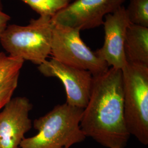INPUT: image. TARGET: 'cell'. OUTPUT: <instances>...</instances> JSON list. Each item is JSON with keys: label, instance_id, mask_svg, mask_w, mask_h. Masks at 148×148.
<instances>
[{"label": "cell", "instance_id": "obj_13", "mask_svg": "<svg viewBox=\"0 0 148 148\" xmlns=\"http://www.w3.org/2000/svg\"><path fill=\"white\" fill-rule=\"evenodd\" d=\"M125 9L131 24L148 27V0H130Z\"/></svg>", "mask_w": 148, "mask_h": 148}, {"label": "cell", "instance_id": "obj_14", "mask_svg": "<svg viewBox=\"0 0 148 148\" xmlns=\"http://www.w3.org/2000/svg\"><path fill=\"white\" fill-rule=\"evenodd\" d=\"M19 76L0 86V110L10 101L18 84Z\"/></svg>", "mask_w": 148, "mask_h": 148}, {"label": "cell", "instance_id": "obj_1", "mask_svg": "<svg viewBox=\"0 0 148 148\" xmlns=\"http://www.w3.org/2000/svg\"><path fill=\"white\" fill-rule=\"evenodd\" d=\"M85 136L108 148H124L130 137L125 117L121 69L93 76L90 99L80 122Z\"/></svg>", "mask_w": 148, "mask_h": 148}, {"label": "cell", "instance_id": "obj_11", "mask_svg": "<svg viewBox=\"0 0 148 148\" xmlns=\"http://www.w3.org/2000/svg\"><path fill=\"white\" fill-rule=\"evenodd\" d=\"M24 60L0 52V86L19 76Z\"/></svg>", "mask_w": 148, "mask_h": 148}, {"label": "cell", "instance_id": "obj_6", "mask_svg": "<svg viewBox=\"0 0 148 148\" xmlns=\"http://www.w3.org/2000/svg\"><path fill=\"white\" fill-rule=\"evenodd\" d=\"M125 0H75L52 17L54 24L77 29H93L103 24L104 18L122 6Z\"/></svg>", "mask_w": 148, "mask_h": 148}, {"label": "cell", "instance_id": "obj_18", "mask_svg": "<svg viewBox=\"0 0 148 148\" xmlns=\"http://www.w3.org/2000/svg\"><path fill=\"white\" fill-rule=\"evenodd\" d=\"M0 148H1V147H0Z\"/></svg>", "mask_w": 148, "mask_h": 148}, {"label": "cell", "instance_id": "obj_9", "mask_svg": "<svg viewBox=\"0 0 148 148\" xmlns=\"http://www.w3.org/2000/svg\"><path fill=\"white\" fill-rule=\"evenodd\" d=\"M130 24L126 9L122 5L104 18L103 24L104 42L95 52L109 67L122 69L127 63L124 47L127 28Z\"/></svg>", "mask_w": 148, "mask_h": 148}, {"label": "cell", "instance_id": "obj_7", "mask_svg": "<svg viewBox=\"0 0 148 148\" xmlns=\"http://www.w3.org/2000/svg\"><path fill=\"white\" fill-rule=\"evenodd\" d=\"M46 77H57L63 84L66 95V103L84 109L90 99L93 75L90 71L70 66L52 58L38 66Z\"/></svg>", "mask_w": 148, "mask_h": 148}, {"label": "cell", "instance_id": "obj_15", "mask_svg": "<svg viewBox=\"0 0 148 148\" xmlns=\"http://www.w3.org/2000/svg\"><path fill=\"white\" fill-rule=\"evenodd\" d=\"M10 20V16L2 11L0 9V39L5 28L7 27V23Z\"/></svg>", "mask_w": 148, "mask_h": 148}, {"label": "cell", "instance_id": "obj_8", "mask_svg": "<svg viewBox=\"0 0 148 148\" xmlns=\"http://www.w3.org/2000/svg\"><path fill=\"white\" fill-rule=\"evenodd\" d=\"M32 105L25 97L11 98L0 112V147L19 148L32 127L29 112Z\"/></svg>", "mask_w": 148, "mask_h": 148}, {"label": "cell", "instance_id": "obj_4", "mask_svg": "<svg viewBox=\"0 0 148 148\" xmlns=\"http://www.w3.org/2000/svg\"><path fill=\"white\" fill-rule=\"evenodd\" d=\"M124 117L127 130L148 144V66L127 62L121 69Z\"/></svg>", "mask_w": 148, "mask_h": 148}, {"label": "cell", "instance_id": "obj_12", "mask_svg": "<svg viewBox=\"0 0 148 148\" xmlns=\"http://www.w3.org/2000/svg\"><path fill=\"white\" fill-rule=\"evenodd\" d=\"M40 16L52 17L74 0H21Z\"/></svg>", "mask_w": 148, "mask_h": 148}, {"label": "cell", "instance_id": "obj_17", "mask_svg": "<svg viewBox=\"0 0 148 148\" xmlns=\"http://www.w3.org/2000/svg\"></svg>", "mask_w": 148, "mask_h": 148}, {"label": "cell", "instance_id": "obj_10", "mask_svg": "<svg viewBox=\"0 0 148 148\" xmlns=\"http://www.w3.org/2000/svg\"><path fill=\"white\" fill-rule=\"evenodd\" d=\"M124 48L127 62L148 66V27L130 24Z\"/></svg>", "mask_w": 148, "mask_h": 148}, {"label": "cell", "instance_id": "obj_16", "mask_svg": "<svg viewBox=\"0 0 148 148\" xmlns=\"http://www.w3.org/2000/svg\"><path fill=\"white\" fill-rule=\"evenodd\" d=\"M0 9H1V10H2V5H1V1H0Z\"/></svg>", "mask_w": 148, "mask_h": 148}, {"label": "cell", "instance_id": "obj_2", "mask_svg": "<svg viewBox=\"0 0 148 148\" xmlns=\"http://www.w3.org/2000/svg\"><path fill=\"white\" fill-rule=\"evenodd\" d=\"M84 109L67 103L56 106L45 115L35 119L37 134L24 138L20 148H70L86 137L80 127Z\"/></svg>", "mask_w": 148, "mask_h": 148}, {"label": "cell", "instance_id": "obj_3", "mask_svg": "<svg viewBox=\"0 0 148 148\" xmlns=\"http://www.w3.org/2000/svg\"><path fill=\"white\" fill-rule=\"evenodd\" d=\"M53 28L52 17L40 16L25 26H7L0 42L9 56L40 65L51 54Z\"/></svg>", "mask_w": 148, "mask_h": 148}, {"label": "cell", "instance_id": "obj_5", "mask_svg": "<svg viewBox=\"0 0 148 148\" xmlns=\"http://www.w3.org/2000/svg\"><path fill=\"white\" fill-rule=\"evenodd\" d=\"M79 32L77 29L53 24L51 52L52 58L88 71L93 76L105 73L109 69L108 65L85 44Z\"/></svg>", "mask_w": 148, "mask_h": 148}]
</instances>
